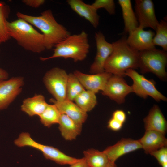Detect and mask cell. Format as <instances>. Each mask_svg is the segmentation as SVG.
<instances>
[{
  "label": "cell",
  "mask_w": 167,
  "mask_h": 167,
  "mask_svg": "<svg viewBox=\"0 0 167 167\" xmlns=\"http://www.w3.org/2000/svg\"><path fill=\"white\" fill-rule=\"evenodd\" d=\"M16 15L18 18L24 20L42 32L46 49H52L71 34L65 27L57 22L50 9L43 11L38 16L30 15L19 12Z\"/></svg>",
  "instance_id": "cell-1"
},
{
  "label": "cell",
  "mask_w": 167,
  "mask_h": 167,
  "mask_svg": "<svg viewBox=\"0 0 167 167\" xmlns=\"http://www.w3.org/2000/svg\"><path fill=\"white\" fill-rule=\"evenodd\" d=\"M112 43L113 50L105 63V71L124 77L128 69L138 68L139 51L128 45L126 37H123Z\"/></svg>",
  "instance_id": "cell-2"
},
{
  "label": "cell",
  "mask_w": 167,
  "mask_h": 167,
  "mask_svg": "<svg viewBox=\"0 0 167 167\" xmlns=\"http://www.w3.org/2000/svg\"><path fill=\"white\" fill-rule=\"evenodd\" d=\"M7 27L10 37L25 50L36 53L46 50L43 35L24 20L18 18L11 22L7 21Z\"/></svg>",
  "instance_id": "cell-3"
},
{
  "label": "cell",
  "mask_w": 167,
  "mask_h": 167,
  "mask_svg": "<svg viewBox=\"0 0 167 167\" xmlns=\"http://www.w3.org/2000/svg\"><path fill=\"white\" fill-rule=\"evenodd\" d=\"M52 55L41 57L42 61L61 57L71 58L77 62L84 60L89 52L90 45L88 34L84 31L80 33L70 35L63 41L56 45Z\"/></svg>",
  "instance_id": "cell-4"
},
{
  "label": "cell",
  "mask_w": 167,
  "mask_h": 167,
  "mask_svg": "<svg viewBox=\"0 0 167 167\" xmlns=\"http://www.w3.org/2000/svg\"><path fill=\"white\" fill-rule=\"evenodd\" d=\"M167 63L166 51L155 48L139 52L138 68L143 74L151 72L161 80L165 81Z\"/></svg>",
  "instance_id": "cell-5"
},
{
  "label": "cell",
  "mask_w": 167,
  "mask_h": 167,
  "mask_svg": "<svg viewBox=\"0 0 167 167\" xmlns=\"http://www.w3.org/2000/svg\"><path fill=\"white\" fill-rule=\"evenodd\" d=\"M14 143L19 147L28 146L40 151L45 157L58 164L71 165L77 161L79 159L68 156L57 148L45 145L35 141L27 132L21 133L18 138L15 140Z\"/></svg>",
  "instance_id": "cell-6"
},
{
  "label": "cell",
  "mask_w": 167,
  "mask_h": 167,
  "mask_svg": "<svg viewBox=\"0 0 167 167\" xmlns=\"http://www.w3.org/2000/svg\"><path fill=\"white\" fill-rule=\"evenodd\" d=\"M68 75L64 70L56 67L47 71L43 77V82L46 88L56 101L66 99Z\"/></svg>",
  "instance_id": "cell-7"
},
{
  "label": "cell",
  "mask_w": 167,
  "mask_h": 167,
  "mask_svg": "<svg viewBox=\"0 0 167 167\" xmlns=\"http://www.w3.org/2000/svg\"><path fill=\"white\" fill-rule=\"evenodd\" d=\"M125 75L132 79V92L138 96L144 99L150 96L157 101H167V98L156 88V83L153 80L147 79L133 69L126 70Z\"/></svg>",
  "instance_id": "cell-8"
},
{
  "label": "cell",
  "mask_w": 167,
  "mask_h": 167,
  "mask_svg": "<svg viewBox=\"0 0 167 167\" xmlns=\"http://www.w3.org/2000/svg\"><path fill=\"white\" fill-rule=\"evenodd\" d=\"M24 84V78L13 77L0 80V110L6 108L21 93Z\"/></svg>",
  "instance_id": "cell-9"
},
{
  "label": "cell",
  "mask_w": 167,
  "mask_h": 167,
  "mask_svg": "<svg viewBox=\"0 0 167 167\" xmlns=\"http://www.w3.org/2000/svg\"><path fill=\"white\" fill-rule=\"evenodd\" d=\"M123 77L113 75L102 92L103 95L108 96L118 104L124 103L126 96L132 92L131 86L127 84Z\"/></svg>",
  "instance_id": "cell-10"
},
{
  "label": "cell",
  "mask_w": 167,
  "mask_h": 167,
  "mask_svg": "<svg viewBox=\"0 0 167 167\" xmlns=\"http://www.w3.org/2000/svg\"><path fill=\"white\" fill-rule=\"evenodd\" d=\"M96 53L94 61L90 66V71L92 74L104 72V66L108 58L113 50L112 43L106 41L103 34L99 32L95 34Z\"/></svg>",
  "instance_id": "cell-11"
},
{
  "label": "cell",
  "mask_w": 167,
  "mask_h": 167,
  "mask_svg": "<svg viewBox=\"0 0 167 167\" xmlns=\"http://www.w3.org/2000/svg\"><path fill=\"white\" fill-rule=\"evenodd\" d=\"M135 9L139 26L143 29L148 27L155 30L159 21L155 15L153 1L151 0H136Z\"/></svg>",
  "instance_id": "cell-12"
},
{
  "label": "cell",
  "mask_w": 167,
  "mask_h": 167,
  "mask_svg": "<svg viewBox=\"0 0 167 167\" xmlns=\"http://www.w3.org/2000/svg\"><path fill=\"white\" fill-rule=\"evenodd\" d=\"M155 33L152 30H145L138 26L128 34L126 41L131 47L139 52L152 49L155 48L153 43Z\"/></svg>",
  "instance_id": "cell-13"
},
{
  "label": "cell",
  "mask_w": 167,
  "mask_h": 167,
  "mask_svg": "<svg viewBox=\"0 0 167 167\" xmlns=\"http://www.w3.org/2000/svg\"><path fill=\"white\" fill-rule=\"evenodd\" d=\"M73 74L85 89L95 94L100 91L103 90L109 79L113 75L105 71L100 73L88 74L76 70Z\"/></svg>",
  "instance_id": "cell-14"
},
{
  "label": "cell",
  "mask_w": 167,
  "mask_h": 167,
  "mask_svg": "<svg viewBox=\"0 0 167 167\" xmlns=\"http://www.w3.org/2000/svg\"><path fill=\"white\" fill-rule=\"evenodd\" d=\"M142 148L138 140L122 139L114 145L106 148L103 152L109 161L115 162L121 156Z\"/></svg>",
  "instance_id": "cell-15"
},
{
  "label": "cell",
  "mask_w": 167,
  "mask_h": 167,
  "mask_svg": "<svg viewBox=\"0 0 167 167\" xmlns=\"http://www.w3.org/2000/svg\"><path fill=\"white\" fill-rule=\"evenodd\" d=\"M50 101L54 104L61 114H66L77 123L82 125L86 121L88 115L73 101L67 99L57 101L51 99Z\"/></svg>",
  "instance_id": "cell-16"
},
{
  "label": "cell",
  "mask_w": 167,
  "mask_h": 167,
  "mask_svg": "<svg viewBox=\"0 0 167 167\" xmlns=\"http://www.w3.org/2000/svg\"><path fill=\"white\" fill-rule=\"evenodd\" d=\"M71 8L80 16L88 21L92 26L96 28L99 23L100 16L92 4L86 3L81 0H68Z\"/></svg>",
  "instance_id": "cell-17"
},
{
  "label": "cell",
  "mask_w": 167,
  "mask_h": 167,
  "mask_svg": "<svg viewBox=\"0 0 167 167\" xmlns=\"http://www.w3.org/2000/svg\"><path fill=\"white\" fill-rule=\"evenodd\" d=\"M146 154L152 152L164 147H166L167 140L165 135L158 131H146L143 136L138 140Z\"/></svg>",
  "instance_id": "cell-18"
},
{
  "label": "cell",
  "mask_w": 167,
  "mask_h": 167,
  "mask_svg": "<svg viewBox=\"0 0 167 167\" xmlns=\"http://www.w3.org/2000/svg\"><path fill=\"white\" fill-rule=\"evenodd\" d=\"M146 131L152 130L165 135L167 131V122L160 108L154 105L148 115L144 119Z\"/></svg>",
  "instance_id": "cell-19"
},
{
  "label": "cell",
  "mask_w": 167,
  "mask_h": 167,
  "mask_svg": "<svg viewBox=\"0 0 167 167\" xmlns=\"http://www.w3.org/2000/svg\"><path fill=\"white\" fill-rule=\"evenodd\" d=\"M48 104L43 95L36 94L32 97L24 99L21 106V109L29 116H39Z\"/></svg>",
  "instance_id": "cell-20"
},
{
  "label": "cell",
  "mask_w": 167,
  "mask_h": 167,
  "mask_svg": "<svg viewBox=\"0 0 167 167\" xmlns=\"http://www.w3.org/2000/svg\"><path fill=\"white\" fill-rule=\"evenodd\" d=\"M58 124L62 136L66 140L75 139L82 131V125L77 123L64 114H61Z\"/></svg>",
  "instance_id": "cell-21"
},
{
  "label": "cell",
  "mask_w": 167,
  "mask_h": 167,
  "mask_svg": "<svg viewBox=\"0 0 167 167\" xmlns=\"http://www.w3.org/2000/svg\"><path fill=\"white\" fill-rule=\"evenodd\" d=\"M122 12L124 24V32L129 33L139 26V23L135 12L130 0H118Z\"/></svg>",
  "instance_id": "cell-22"
},
{
  "label": "cell",
  "mask_w": 167,
  "mask_h": 167,
  "mask_svg": "<svg viewBox=\"0 0 167 167\" xmlns=\"http://www.w3.org/2000/svg\"><path fill=\"white\" fill-rule=\"evenodd\" d=\"M83 154L89 167H106L109 162L103 151L91 148L84 151Z\"/></svg>",
  "instance_id": "cell-23"
},
{
  "label": "cell",
  "mask_w": 167,
  "mask_h": 167,
  "mask_svg": "<svg viewBox=\"0 0 167 167\" xmlns=\"http://www.w3.org/2000/svg\"><path fill=\"white\" fill-rule=\"evenodd\" d=\"M96 94L91 91L85 90L74 101L80 108L87 113L92 110L97 104Z\"/></svg>",
  "instance_id": "cell-24"
},
{
  "label": "cell",
  "mask_w": 167,
  "mask_h": 167,
  "mask_svg": "<svg viewBox=\"0 0 167 167\" xmlns=\"http://www.w3.org/2000/svg\"><path fill=\"white\" fill-rule=\"evenodd\" d=\"M61 113L54 104H48L46 108L39 116L41 122L45 126L49 127L58 124Z\"/></svg>",
  "instance_id": "cell-25"
},
{
  "label": "cell",
  "mask_w": 167,
  "mask_h": 167,
  "mask_svg": "<svg viewBox=\"0 0 167 167\" xmlns=\"http://www.w3.org/2000/svg\"><path fill=\"white\" fill-rule=\"evenodd\" d=\"M85 90L73 73L68 74L66 89V99L73 101Z\"/></svg>",
  "instance_id": "cell-26"
},
{
  "label": "cell",
  "mask_w": 167,
  "mask_h": 167,
  "mask_svg": "<svg viewBox=\"0 0 167 167\" xmlns=\"http://www.w3.org/2000/svg\"><path fill=\"white\" fill-rule=\"evenodd\" d=\"M167 20L165 17L159 22L155 30L153 38L154 45L161 47L163 50L167 51Z\"/></svg>",
  "instance_id": "cell-27"
},
{
  "label": "cell",
  "mask_w": 167,
  "mask_h": 167,
  "mask_svg": "<svg viewBox=\"0 0 167 167\" xmlns=\"http://www.w3.org/2000/svg\"><path fill=\"white\" fill-rule=\"evenodd\" d=\"M9 11L8 7L0 3V44L6 41L11 38L8 34L6 20Z\"/></svg>",
  "instance_id": "cell-28"
},
{
  "label": "cell",
  "mask_w": 167,
  "mask_h": 167,
  "mask_svg": "<svg viewBox=\"0 0 167 167\" xmlns=\"http://www.w3.org/2000/svg\"><path fill=\"white\" fill-rule=\"evenodd\" d=\"M92 5L97 10L103 8L110 15L115 13V5L113 0H96Z\"/></svg>",
  "instance_id": "cell-29"
},
{
  "label": "cell",
  "mask_w": 167,
  "mask_h": 167,
  "mask_svg": "<svg viewBox=\"0 0 167 167\" xmlns=\"http://www.w3.org/2000/svg\"><path fill=\"white\" fill-rule=\"evenodd\" d=\"M162 167H167V148L164 147L152 153Z\"/></svg>",
  "instance_id": "cell-30"
},
{
  "label": "cell",
  "mask_w": 167,
  "mask_h": 167,
  "mask_svg": "<svg viewBox=\"0 0 167 167\" xmlns=\"http://www.w3.org/2000/svg\"><path fill=\"white\" fill-rule=\"evenodd\" d=\"M123 125L122 123L112 118L108 122V127L112 130L117 131L121 129Z\"/></svg>",
  "instance_id": "cell-31"
},
{
  "label": "cell",
  "mask_w": 167,
  "mask_h": 167,
  "mask_svg": "<svg viewBox=\"0 0 167 167\" xmlns=\"http://www.w3.org/2000/svg\"><path fill=\"white\" fill-rule=\"evenodd\" d=\"M112 118L123 124L126 119V115L123 110H117L113 113Z\"/></svg>",
  "instance_id": "cell-32"
},
{
  "label": "cell",
  "mask_w": 167,
  "mask_h": 167,
  "mask_svg": "<svg viewBox=\"0 0 167 167\" xmlns=\"http://www.w3.org/2000/svg\"><path fill=\"white\" fill-rule=\"evenodd\" d=\"M22 2L26 5L33 8H38L43 4L44 0H23Z\"/></svg>",
  "instance_id": "cell-33"
},
{
  "label": "cell",
  "mask_w": 167,
  "mask_h": 167,
  "mask_svg": "<svg viewBox=\"0 0 167 167\" xmlns=\"http://www.w3.org/2000/svg\"><path fill=\"white\" fill-rule=\"evenodd\" d=\"M69 167H89L84 157L79 159V161L70 165Z\"/></svg>",
  "instance_id": "cell-34"
},
{
  "label": "cell",
  "mask_w": 167,
  "mask_h": 167,
  "mask_svg": "<svg viewBox=\"0 0 167 167\" xmlns=\"http://www.w3.org/2000/svg\"><path fill=\"white\" fill-rule=\"evenodd\" d=\"M8 77V72L3 69L0 68V80H6Z\"/></svg>",
  "instance_id": "cell-35"
},
{
  "label": "cell",
  "mask_w": 167,
  "mask_h": 167,
  "mask_svg": "<svg viewBox=\"0 0 167 167\" xmlns=\"http://www.w3.org/2000/svg\"><path fill=\"white\" fill-rule=\"evenodd\" d=\"M106 167H116L115 162L109 161Z\"/></svg>",
  "instance_id": "cell-36"
}]
</instances>
